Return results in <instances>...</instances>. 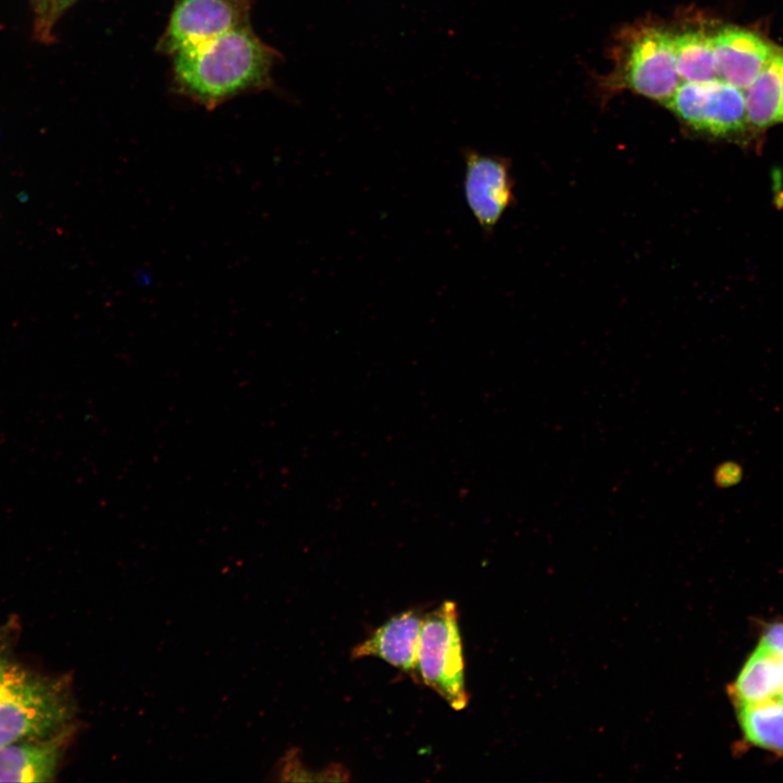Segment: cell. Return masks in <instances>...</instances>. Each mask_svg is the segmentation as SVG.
I'll return each mask as SVG.
<instances>
[{
    "instance_id": "cell-5",
    "label": "cell",
    "mask_w": 783,
    "mask_h": 783,
    "mask_svg": "<svg viewBox=\"0 0 783 783\" xmlns=\"http://www.w3.org/2000/svg\"><path fill=\"white\" fill-rule=\"evenodd\" d=\"M624 44L620 72L625 86L666 104L680 86L672 34L661 26H641Z\"/></svg>"
},
{
    "instance_id": "cell-1",
    "label": "cell",
    "mask_w": 783,
    "mask_h": 783,
    "mask_svg": "<svg viewBox=\"0 0 783 783\" xmlns=\"http://www.w3.org/2000/svg\"><path fill=\"white\" fill-rule=\"evenodd\" d=\"M279 57L250 25L241 27L173 55L174 87L212 110L238 96L270 88Z\"/></svg>"
},
{
    "instance_id": "cell-4",
    "label": "cell",
    "mask_w": 783,
    "mask_h": 783,
    "mask_svg": "<svg viewBox=\"0 0 783 783\" xmlns=\"http://www.w3.org/2000/svg\"><path fill=\"white\" fill-rule=\"evenodd\" d=\"M666 104L689 128L714 139L746 144L755 136L744 91L722 79L680 84Z\"/></svg>"
},
{
    "instance_id": "cell-6",
    "label": "cell",
    "mask_w": 783,
    "mask_h": 783,
    "mask_svg": "<svg viewBox=\"0 0 783 783\" xmlns=\"http://www.w3.org/2000/svg\"><path fill=\"white\" fill-rule=\"evenodd\" d=\"M251 0H177L158 41L166 55L196 48L250 25Z\"/></svg>"
},
{
    "instance_id": "cell-8",
    "label": "cell",
    "mask_w": 783,
    "mask_h": 783,
    "mask_svg": "<svg viewBox=\"0 0 783 783\" xmlns=\"http://www.w3.org/2000/svg\"><path fill=\"white\" fill-rule=\"evenodd\" d=\"M76 732L73 722L53 733L1 746L0 782L52 781Z\"/></svg>"
},
{
    "instance_id": "cell-10",
    "label": "cell",
    "mask_w": 783,
    "mask_h": 783,
    "mask_svg": "<svg viewBox=\"0 0 783 783\" xmlns=\"http://www.w3.org/2000/svg\"><path fill=\"white\" fill-rule=\"evenodd\" d=\"M718 78L744 90L767 65L775 46L745 28L726 26L712 35Z\"/></svg>"
},
{
    "instance_id": "cell-11",
    "label": "cell",
    "mask_w": 783,
    "mask_h": 783,
    "mask_svg": "<svg viewBox=\"0 0 783 783\" xmlns=\"http://www.w3.org/2000/svg\"><path fill=\"white\" fill-rule=\"evenodd\" d=\"M749 124L756 132L783 122V49L775 48L771 59L743 90Z\"/></svg>"
},
{
    "instance_id": "cell-12",
    "label": "cell",
    "mask_w": 783,
    "mask_h": 783,
    "mask_svg": "<svg viewBox=\"0 0 783 783\" xmlns=\"http://www.w3.org/2000/svg\"><path fill=\"white\" fill-rule=\"evenodd\" d=\"M783 693V658L758 646L731 685L735 705L780 698Z\"/></svg>"
},
{
    "instance_id": "cell-2",
    "label": "cell",
    "mask_w": 783,
    "mask_h": 783,
    "mask_svg": "<svg viewBox=\"0 0 783 783\" xmlns=\"http://www.w3.org/2000/svg\"><path fill=\"white\" fill-rule=\"evenodd\" d=\"M16 618L0 622V747L47 735L75 722L72 679L34 670L15 654Z\"/></svg>"
},
{
    "instance_id": "cell-7",
    "label": "cell",
    "mask_w": 783,
    "mask_h": 783,
    "mask_svg": "<svg viewBox=\"0 0 783 783\" xmlns=\"http://www.w3.org/2000/svg\"><path fill=\"white\" fill-rule=\"evenodd\" d=\"M465 203L481 229L489 235L514 200L509 161L471 149L462 151Z\"/></svg>"
},
{
    "instance_id": "cell-13",
    "label": "cell",
    "mask_w": 783,
    "mask_h": 783,
    "mask_svg": "<svg viewBox=\"0 0 783 783\" xmlns=\"http://www.w3.org/2000/svg\"><path fill=\"white\" fill-rule=\"evenodd\" d=\"M739 728L757 747L783 754V701L780 698L736 705Z\"/></svg>"
},
{
    "instance_id": "cell-3",
    "label": "cell",
    "mask_w": 783,
    "mask_h": 783,
    "mask_svg": "<svg viewBox=\"0 0 783 783\" xmlns=\"http://www.w3.org/2000/svg\"><path fill=\"white\" fill-rule=\"evenodd\" d=\"M456 602L443 601L424 614L419 650L420 682L436 692L452 709L469 703L464 659Z\"/></svg>"
},
{
    "instance_id": "cell-18",
    "label": "cell",
    "mask_w": 783,
    "mask_h": 783,
    "mask_svg": "<svg viewBox=\"0 0 783 783\" xmlns=\"http://www.w3.org/2000/svg\"><path fill=\"white\" fill-rule=\"evenodd\" d=\"M780 699L783 701V693L781 694Z\"/></svg>"
},
{
    "instance_id": "cell-14",
    "label": "cell",
    "mask_w": 783,
    "mask_h": 783,
    "mask_svg": "<svg viewBox=\"0 0 783 783\" xmlns=\"http://www.w3.org/2000/svg\"><path fill=\"white\" fill-rule=\"evenodd\" d=\"M675 66L685 82L718 78L712 35L689 28L672 34Z\"/></svg>"
},
{
    "instance_id": "cell-15",
    "label": "cell",
    "mask_w": 783,
    "mask_h": 783,
    "mask_svg": "<svg viewBox=\"0 0 783 783\" xmlns=\"http://www.w3.org/2000/svg\"><path fill=\"white\" fill-rule=\"evenodd\" d=\"M758 646L783 658V622L768 625L760 636Z\"/></svg>"
},
{
    "instance_id": "cell-16",
    "label": "cell",
    "mask_w": 783,
    "mask_h": 783,
    "mask_svg": "<svg viewBox=\"0 0 783 783\" xmlns=\"http://www.w3.org/2000/svg\"><path fill=\"white\" fill-rule=\"evenodd\" d=\"M53 0H30L35 12V37L42 42H49L47 36V20Z\"/></svg>"
},
{
    "instance_id": "cell-17",
    "label": "cell",
    "mask_w": 783,
    "mask_h": 783,
    "mask_svg": "<svg viewBox=\"0 0 783 783\" xmlns=\"http://www.w3.org/2000/svg\"><path fill=\"white\" fill-rule=\"evenodd\" d=\"M77 0H53L47 20V36L49 42L52 40V32L57 22Z\"/></svg>"
},
{
    "instance_id": "cell-9",
    "label": "cell",
    "mask_w": 783,
    "mask_h": 783,
    "mask_svg": "<svg viewBox=\"0 0 783 783\" xmlns=\"http://www.w3.org/2000/svg\"><path fill=\"white\" fill-rule=\"evenodd\" d=\"M424 614L412 609L389 618L351 649V658L376 657L420 683L418 650Z\"/></svg>"
}]
</instances>
